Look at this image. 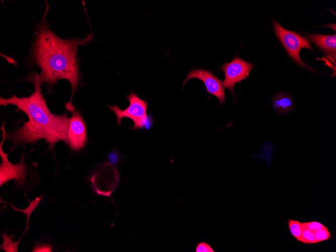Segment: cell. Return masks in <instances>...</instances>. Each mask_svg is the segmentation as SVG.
<instances>
[{"mask_svg": "<svg viewBox=\"0 0 336 252\" xmlns=\"http://www.w3.org/2000/svg\"><path fill=\"white\" fill-rule=\"evenodd\" d=\"M27 79L35 87L30 96L19 98L13 95L11 98L0 99L1 106L15 105L17 110L24 112L28 117L21 127L7 134L6 139L12 143L10 151L19 145L44 139L49 145L47 150L53 151L58 141H63L66 144L70 118L66 113L54 114L48 109L41 93L42 82L39 80L37 73L29 75Z\"/></svg>", "mask_w": 336, "mask_h": 252, "instance_id": "6da1fadb", "label": "cell"}, {"mask_svg": "<svg viewBox=\"0 0 336 252\" xmlns=\"http://www.w3.org/2000/svg\"><path fill=\"white\" fill-rule=\"evenodd\" d=\"M39 24L33 51V56L41 71L37 73L39 80L43 82L53 84L60 79L67 80L72 87V94L65 108L70 112L75 110L72 99L76 91L78 80L79 72L76 59L78 46L86 45L93 38L91 32L82 39L63 40L53 33L49 28L46 20L48 10Z\"/></svg>", "mask_w": 336, "mask_h": 252, "instance_id": "7a4b0ae2", "label": "cell"}, {"mask_svg": "<svg viewBox=\"0 0 336 252\" xmlns=\"http://www.w3.org/2000/svg\"><path fill=\"white\" fill-rule=\"evenodd\" d=\"M127 99L130 104L125 109L121 110L116 105L108 106L116 115L117 124L120 125L122 119L126 117L134 122V125L131 127L130 129L134 130L144 127L148 128V126H150L149 124L151 123V121H149L147 115V102L141 99L134 93H130L127 97Z\"/></svg>", "mask_w": 336, "mask_h": 252, "instance_id": "3957f363", "label": "cell"}, {"mask_svg": "<svg viewBox=\"0 0 336 252\" xmlns=\"http://www.w3.org/2000/svg\"><path fill=\"white\" fill-rule=\"evenodd\" d=\"M273 28L276 36L291 58L299 66L309 70L317 72L304 63L300 57V51L306 48L313 51L308 40L298 33L288 30L282 27L276 20H273Z\"/></svg>", "mask_w": 336, "mask_h": 252, "instance_id": "277c9868", "label": "cell"}, {"mask_svg": "<svg viewBox=\"0 0 336 252\" xmlns=\"http://www.w3.org/2000/svg\"><path fill=\"white\" fill-rule=\"evenodd\" d=\"M5 126V122H3L1 128L2 140L0 143V155L2 161L0 164V185L2 186L9 180H14L20 186L23 187L27 173V167L24 163L25 154H23L18 164H13L9 161L8 154L3 150V145L6 140L7 134Z\"/></svg>", "mask_w": 336, "mask_h": 252, "instance_id": "5b68a950", "label": "cell"}, {"mask_svg": "<svg viewBox=\"0 0 336 252\" xmlns=\"http://www.w3.org/2000/svg\"><path fill=\"white\" fill-rule=\"evenodd\" d=\"M254 65L242 60L239 57L235 56L230 62H225L220 67L225 75L224 80L222 81L223 87L229 90L235 100L234 87L237 82L240 83L249 76Z\"/></svg>", "mask_w": 336, "mask_h": 252, "instance_id": "8992f818", "label": "cell"}, {"mask_svg": "<svg viewBox=\"0 0 336 252\" xmlns=\"http://www.w3.org/2000/svg\"><path fill=\"white\" fill-rule=\"evenodd\" d=\"M119 178L116 168L106 162L90 178V181L97 194L109 197L117 188Z\"/></svg>", "mask_w": 336, "mask_h": 252, "instance_id": "52a82bcc", "label": "cell"}, {"mask_svg": "<svg viewBox=\"0 0 336 252\" xmlns=\"http://www.w3.org/2000/svg\"><path fill=\"white\" fill-rule=\"evenodd\" d=\"M87 142V133L84 120L75 110L70 118L66 144L76 151L82 148Z\"/></svg>", "mask_w": 336, "mask_h": 252, "instance_id": "ba28073f", "label": "cell"}, {"mask_svg": "<svg viewBox=\"0 0 336 252\" xmlns=\"http://www.w3.org/2000/svg\"><path fill=\"white\" fill-rule=\"evenodd\" d=\"M193 78L203 81L206 87L207 93L217 97L219 100L220 104L225 102L226 96L222 82L213 73L205 69L192 70L187 74L183 87L187 80Z\"/></svg>", "mask_w": 336, "mask_h": 252, "instance_id": "9c48e42d", "label": "cell"}, {"mask_svg": "<svg viewBox=\"0 0 336 252\" xmlns=\"http://www.w3.org/2000/svg\"><path fill=\"white\" fill-rule=\"evenodd\" d=\"M306 37L332 58L335 65L336 35L309 34Z\"/></svg>", "mask_w": 336, "mask_h": 252, "instance_id": "30bf717a", "label": "cell"}, {"mask_svg": "<svg viewBox=\"0 0 336 252\" xmlns=\"http://www.w3.org/2000/svg\"><path fill=\"white\" fill-rule=\"evenodd\" d=\"M294 100L289 94L280 93L276 95L272 101L274 111L281 114H287L293 109Z\"/></svg>", "mask_w": 336, "mask_h": 252, "instance_id": "8fae6325", "label": "cell"}, {"mask_svg": "<svg viewBox=\"0 0 336 252\" xmlns=\"http://www.w3.org/2000/svg\"><path fill=\"white\" fill-rule=\"evenodd\" d=\"M288 224L290 232L291 234L297 240L299 241L303 227L302 223H301L297 220H294L289 219L288 220Z\"/></svg>", "mask_w": 336, "mask_h": 252, "instance_id": "7c38bea8", "label": "cell"}, {"mask_svg": "<svg viewBox=\"0 0 336 252\" xmlns=\"http://www.w3.org/2000/svg\"><path fill=\"white\" fill-rule=\"evenodd\" d=\"M299 241L304 243H317L313 232L304 226L303 227L302 234Z\"/></svg>", "mask_w": 336, "mask_h": 252, "instance_id": "4fadbf2b", "label": "cell"}, {"mask_svg": "<svg viewBox=\"0 0 336 252\" xmlns=\"http://www.w3.org/2000/svg\"><path fill=\"white\" fill-rule=\"evenodd\" d=\"M316 242H319L329 239L331 234L325 226L317 230L314 233Z\"/></svg>", "mask_w": 336, "mask_h": 252, "instance_id": "5bb4252c", "label": "cell"}, {"mask_svg": "<svg viewBox=\"0 0 336 252\" xmlns=\"http://www.w3.org/2000/svg\"><path fill=\"white\" fill-rule=\"evenodd\" d=\"M303 226L314 234L317 230L322 228L324 226L321 223L317 221H311L302 223Z\"/></svg>", "mask_w": 336, "mask_h": 252, "instance_id": "9a60e30c", "label": "cell"}, {"mask_svg": "<svg viewBox=\"0 0 336 252\" xmlns=\"http://www.w3.org/2000/svg\"><path fill=\"white\" fill-rule=\"evenodd\" d=\"M196 252H215L212 247L207 242L200 241L197 243L195 248Z\"/></svg>", "mask_w": 336, "mask_h": 252, "instance_id": "2e32d148", "label": "cell"}]
</instances>
